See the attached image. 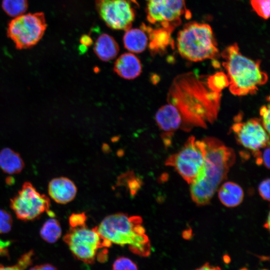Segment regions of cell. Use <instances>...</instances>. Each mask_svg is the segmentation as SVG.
Returning a JSON list of instances; mask_svg holds the SVG:
<instances>
[{
	"mask_svg": "<svg viewBox=\"0 0 270 270\" xmlns=\"http://www.w3.org/2000/svg\"><path fill=\"white\" fill-rule=\"evenodd\" d=\"M222 92L212 90L206 78L196 73L181 74L174 79L167 94V102L174 106L182 120L180 128H206L217 119Z\"/></svg>",
	"mask_w": 270,
	"mask_h": 270,
	"instance_id": "cell-1",
	"label": "cell"
},
{
	"mask_svg": "<svg viewBox=\"0 0 270 270\" xmlns=\"http://www.w3.org/2000/svg\"><path fill=\"white\" fill-rule=\"evenodd\" d=\"M202 140L206 148L204 162L190 188L192 200L200 206L209 203L236 158L234 150L218 138L207 136Z\"/></svg>",
	"mask_w": 270,
	"mask_h": 270,
	"instance_id": "cell-2",
	"label": "cell"
},
{
	"mask_svg": "<svg viewBox=\"0 0 270 270\" xmlns=\"http://www.w3.org/2000/svg\"><path fill=\"white\" fill-rule=\"evenodd\" d=\"M221 55L229 90L233 94L244 96L254 94L260 86L266 83L268 76L260 68V60L244 56L237 44L226 47Z\"/></svg>",
	"mask_w": 270,
	"mask_h": 270,
	"instance_id": "cell-3",
	"label": "cell"
},
{
	"mask_svg": "<svg viewBox=\"0 0 270 270\" xmlns=\"http://www.w3.org/2000/svg\"><path fill=\"white\" fill-rule=\"evenodd\" d=\"M142 224L140 216L116 213L106 216L95 228L111 244L128 246L134 254L148 256L150 253V243Z\"/></svg>",
	"mask_w": 270,
	"mask_h": 270,
	"instance_id": "cell-4",
	"label": "cell"
},
{
	"mask_svg": "<svg viewBox=\"0 0 270 270\" xmlns=\"http://www.w3.org/2000/svg\"><path fill=\"white\" fill-rule=\"evenodd\" d=\"M176 46L180 54L192 62L215 60L220 56L212 30L206 24L196 22L186 24L178 32Z\"/></svg>",
	"mask_w": 270,
	"mask_h": 270,
	"instance_id": "cell-5",
	"label": "cell"
},
{
	"mask_svg": "<svg viewBox=\"0 0 270 270\" xmlns=\"http://www.w3.org/2000/svg\"><path fill=\"white\" fill-rule=\"evenodd\" d=\"M63 240L76 258L88 264L93 263L98 258L102 262L106 260V258L98 253V250L112 245L99 234L95 228L90 230L86 225L70 227Z\"/></svg>",
	"mask_w": 270,
	"mask_h": 270,
	"instance_id": "cell-6",
	"label": "cell"
},
{
	"mask_svg": "<svg viewBox=\"0 0 270 270\" xmlns=\"http://www.w3.org/2000/svg\"><path fill=\"white\" fill-rule=\"evenodd\" d=\"M47 24L43 12L23 14L12 20L7 35L18 50L35 46L42 38Z\"/></svg>",
	"mask_w": 270,
	"mask_h": 270,
	"instance_id": "cell-7",
	"label": "cell"
},
{
	"mask_svg": "<svg viewBox=\"0 0 270 270\" xmlns=\"http://www.w3.org/2000/svg\"><path fill=\"white\" fill-rule=\"evenodd\" d=\"M205 144L202 140H197L194 136L186 140L182 148L170 156L166 164L174 167L182 177L191 184L200 170L204 160Z\"/></svg>",
	"mask_w": 270,
	"mask_h": 270,
	"instance_id": "cell-8",
	"label": "cell"
},
{
	"mask_svg": "<svg viewBox=\"0 0 270 270\" xmlns=\"http://www.w3.org/2000/svg\"><path fill=\"white\" fill-rule=\"evenodd\" d=\"M50 205V198L38 192L28 182H24L18 194L10 200L11 209L18 219L24 221L36 219L44 212L53 217Z\"/></svg>",
	"mask_w": 270,
	"mask_h": 270,
	"instance_id": "cell-9",
	"label": "cell"
},
{
	"mask_svg": "<svg viewBox=\"0 0 270 270\" xmlns=\"http://www.w3.org/2000/svg\"><path fill=\"white\" fill-rule=\"evenodd\" d=\"M146 11L150 23L174 30L181 24L184 14L190 17L185 0H147Z\"/></svg>",
	"mask_w": 270,
	"mask_h": 270,
	"instance_id": "cell-10",
	"label": "cell"
},
{
	"mask_svg": "<svg viewBox=\"0 0 270 270\" xmlns=\"http://www.w3.org/2000/svg\"><path fill=\"white\" fill-rule=\"evenodd\" d=\"M132 0H96V7L102 19L110 28L126 30L136 16Z\"/></svg>",
	"mask_w": 270,
	"mask_h": 270,
	"instance_id": "cell-11",
	"label": "cell"
},
{
	"mask_svg": "<svg viewBox=\"0 0 270 270\" xmlns=\"http://www.w3.org/2000/svg\"><path fill=\"white\" fill-rule=\"evenodd\" d=\"M232 130L238 142L254 152L255 156L260 150L269 145V134L260 119L251 118L245 122L237 120Z\"/></svg>",
	"mask_w": 270,
	"mask_h": 270,
	"instance_id": "cell-12",
	"label": "cell"
},
{
	"mask_svg": "<svg viewBox=\"0 0 270 270\" xmlns=\"http://www.w3.org/2000/svg\"><path fill=\"white\" fill-rule=\"evenodd\" d=\"M155 120L159 128L164 132L165 144L170 143L174 132L180 128L182 120L180 112L173 105L168 103L162 106L155 114Z\"/></svg>",
	"mask_w": 270,
	"mask_h": 270,
	"instance_id": "cell-13",
	"label": "cell"
},
{
	"mask_svg": "<svg viewBox=\"0 0 270 270\" xmlns=\"http://www.w3.org/2000/svg\"><path fill=\"white\" fill-rule=\"evenodd\" d=\"M77 192L74 182L68 178L60 176L52 179L48 185L50 196L56 202L66 204L72 201Z\"/></svg>",
	"mask_w": 270,
	"mask_h": 270,
	"instance_id": "cell-14",
	"label": "cell"
},
{
	"mask_svg": "<svg viewBox=\"0 0 270 270\" xmlns=\"http://www.w3.org/2000/svg\"><path fill=\"white\" fill-rule=\"evenodd\" d=\"M140 27L146 32L149 38L148 47L152 55L162 54L168 46L174 47V42L171 36L174 29L162 27L154 29L144 24Z\"/></svg>",
	"mask_w": 270,
	"mask_h": 270,
	"instance_id": "cell-15",
	"label": "cell"
},
{
	"mask_svg": "<svg viewBox=\"0 0 270 270\" xmlns=\"http://www.w3.org/2000/svg\"><path fill=\"white\" fill-rule=\"evenodd\" d=\"M114 72L121 78L132 80L140 75L142 66L138 57L131 53L120 55L114 63Z\"/></svg>",
	"mask_w": 270,
	"mask_h": 270,
	"instance_id": "cell-16",
	"label": "cell"
},
{
	"mask_svg": "<svg viewBox=\"0 0 270 270\" xmlns=\"http://www.w3.org/2000/svg\"><path fill=\"white\" fill-rule=\"evenodd\" d=\"M94 50L100 60L108 62L115 58L118 55L119 46L112 36L106 34H102L96 40Z\"/></svg>",
	"mask_w": 270,
	"mask_h": 270,
	"instance_id": "cell-17",
	"label": "cell"
},
{
	"mask_svg": "<svg viewBox=\"0 0 270 270\" xmlns=\"http://www.w3.org/2000/svg\"><path fill=\"white\" fill-rule=\"evenodd\" d=\"M24 166V160L18 152L8 148L0 151V168L3 172L9 174H18Z\"/></svg>",
	"mask_w": 270,
	"mask_h": 270,
	"instance_id": "cell-18",
	"label": "cell"
},
{
	"mask_svg": "<svg viewBox=\"0 0 270 270\" xmlns=\"http://www.w3.org/2000/svg\"><path fill=\"white\" fill-rule=\"evenodd\" d=\"M126 49L130 52L140 53L146 49L148 43V36L141 27L140 28H129L123 38Z\"/></svg>",
	"mask_w": 270,
	"mask_h": 270,
	"instance_id": "cell-19",
	"label": "cell"
},
{
	"mask_svg": "<svg viewBox=\"0 0 270 270\" xmlns=\"http://www.w3.org/2000/svg\"><path fill=\"white\" fill-rule=\"evenodd\" d=\"M218 198L221 202L227 207H234L239 205L244 198V191L237 184L228 182L218 190Z\"/></svg>",
	"mask_w": 270,
	"mask_h": 270,
	"instance_id": "cell-20",
	"label": "cell"
},
{
	"mask_svg": "<svg viewBox=\"0 0 270 270\" xmlns=\"http://www.w3.org/2000/svg\"><path fill=\"white\" fill-rule=\"evenodd\" d=\"M62 228L58 220L50 217L42 226L40 234L42 238L49 244L56 242L61 236Z\"/></svg>",
	"mask_w": 270,
	"mask_h": 270,
	"instance_id": "cell-21",
	"label": "cell"
},
{
	"mask_svg": "<svg viewBox=\"0 0 270 270\" xmlns=\"http://www.w3.org/2000/svg\"><path fill=\"white\" fill-rule=\"evenodd\" d=\"M2 6L8 15L16 18L26 12L28 2L27 0H2Z\"/></svg>",
	"mask_w": 270,
	"mask_h": 270,
	"instance_id": "cell-22",
	"label": "cell"
},
{
	"mask_svg": "<svg viewBox=\"0 0 270 270\" xmlns=\"http://www.w3.org/2000/svg\"><path fill=\"white\" fill-rule=\"evenodd\" d=\"M208 87L213 91L222 92L226 87L228 86V80L226 74L217 72L206 78Z\"/></svg>",
	"mask_w": 270,
	"mask_h": 270,
	"instance_id": "cell-23",
	"label": "cell"
},
{
	"mask_svg": "<svg viewBox=\"0 0 270 270\" xmlns=\"http://www.w3.org/2000/svg\"><path fill=\"white\" fill-rule=\"evenodd\" d=\"M34 254L32 250L22 254L12 266H5L0 264V270H26L32 264Z\"/></svg>",
	"mask_w": 270,
	"mask_h": 270,
	"instance_id": "cell-24",
	"label": "cell"
},
{
	"mask_svg": "<svg viewBox=\"0 0 270 270\" xmlns=\"http://www.w3.org/2000/svg\"><path fill=\"white\" fill-rule=\"evenodd\" d=\"M250 4L260 16L265 20L269 18L270 0H250Z\"/></svg>",
	"mask_w": 270,
	"mask_h": 270,
	"instance_id": "cell-25",
	"label": "cell"
},
{
	"mask_svg": "<svg viewBox=\"0 0 270 270\" xmlns=\"http://www.w3.org/2000/svg\"><path fill=\"white\" fill-rule=\"evenodd\" d=\"M112 270H138V269L136 264L130 259L120 256L114 262Z\"/></svg>",
	"mask_w": 270,
	"mask_h": 270,
	"instance_id": "cell-26",
	"label": "cell"
},
{
	"mask_svg": "<svg viewBox=\"0 0 270 270\" xmlns=\"http://www.w3.org/2000/svg\"><path fill=\"white\" fill-rule=\"evenodd\" d=\"M12 225V218L10 214L5 210L0 209V234L10 232Z\"/></svg>",
	"mask_w": 270,
	"mask_h": 270,
	"instance_id": "cell-27",
	"label": "cell"
},
{
	"mask_svg": "<svg viewBox=\"0 0 270 270\" xmlns=\"http://www.w3.org/2000/svg\"><path fill=\"white\" fill-rule=\"evenodd\" d=\"M86 216L84 212L74 213L69 217L71 228H77L86 225Z\"/></svg>",
	"mask_w": 270,
	"mask_h": 270,
	"instance_id": "cell-28",
	"label": "cell"
},
{
	"mask_svg": "<svg viewBox=\"0 0 270 270\" xmlns=\"http://www.w3.org/2000/svg\"><path fill=\"white\" fill-rule=\"evenodd\" d=\"M260 115L262 117L260 119L262 124L266 130V131L270 133V106L269 104L268 106H263L260 110Z\"/></svg>",
	"mask_w": 270,
	"mask_h": 270,
	"instance_id": "cell-29",
	"label": "cell"
},
{
	"mask_svg": "<svg viewBox=\"0 0 270 270\" xmlns=\"http://www.w3.org/2000/svg\"><path fill=\"white\" fill-rule=\"evenodd\" d=\"M270 180L266 178L262 181L258 186V192L263 199L270 200Z\"/></svg>",
	"mask_w": 270,
	"mask_h": 270,
	"instance_id": "cell-30",
	"label": "cell"
},
{
	"mask_svg": "<svg viewBox=\"0 0 270 270\" xmlns=\"http://www.w3.org/2000/svg\"><path fill=\"white\" fill-rule=\"evenodd\" d=\"M260 163H262L266 168H270V148L268 146L265 148L262 154L261 153L258 164Z\"/></svg>",
	"mask_w": 270,
	"mask_h": 270,
	"instance_id": "cell-31",
	"label": "cell"
},
{
	"mask_svg": "<svg viewBox=\"0 0 270 270\" xmlns=\"http://www.w3.org/2000/svg\"><path fill=\"white\" fill-rule=\"evenodd\" d=\"M10 244V241H4L0 239V256H8V248Z\"/></svg>",
	"mask_w": 270,
	"mask_h": 270,
	"instance_id": "cell-32",
	"label": "cell"
},
{
	"mask_svg": "<svg viewBox=\"0 0 270 270\" xmlns=\"http://www.w3.org/2000/svg\"><path fill=\"white\" fill-rule=\"evenodd\" d=\"M28 270H58L54 265L50 264H44L31 267Z\"/></svg>",
	"mask_w": 270,
	"mask_h": 270,
	"instance_id": "cell-33",
	"label": "cell"
},
{
	"mask_svg": "<svg viewBox=\"0 0 270 270\" xmlns=\"http://www.w3.org/2000/svg\"><path fill=\"white\" fill-rule=\"evenodd\" d=\"M80 42L82 45L86 47L90 46L92 43V39L90 36L87 35L82 36L80 40Z\"/></svg>",
	"mask_w": 270,
	"mask_h": 270,
	"instance_id": "cell-34",
	"label": "cell"
},
{
	"mask_svg": "<svg viewBox=\"0 0 270 270\" xmlns=\"http://www.w3.org/2000/svg\"><path fill=\"white\" fill-rule=\"evenodd\" d=\"M195 270H222V269L218 266H215L208 263H206Z\"/></svg>",
	"mask_w": 270,
	"mask_h": 270,
	"instance_id": "cell-35",
	"label": "cell"
},
{
	"mask_svg": "<svg viewBox=\"0 0 270 270\" xmlns=\"http://www.w3.org/2000/svg\"><path fill=\"white\" fill-rule=\"evenodd\" d=\"M223 260L226 264H228L230 261V258L228 255H224L223 256Z\"/></svg>",
	"mask_w": 270,
	"mask_h": 270,
	"instance_id": "cell-36",
	"label": "cell"
},
{
	"mask_svg": "<svg viewBox=\"0 0 270 270\" xmlns=\"http://www.w3.org/2000/svg\"><path fill=\"white\" fill-rule=\"evenodd\" d=\"M240 270H248V269L246 268H242L241 269H240Z\"/></svg>",
	"mask_w": 270,
	"mask_h": 270,
	"instance_id": "cell-37",
	"label": "cell"
},
{
	"mask_svg": "<svg viewBox=\"0 0 270 270\" xmlns=\"http://www.w3.org/2000/svg\"><path fill=\"white\" fill-rule=\"evenodd\" d=\"M266 270V269H263V270Z\"/></svg>",
	"mask_w": 270,
	"mask_h": 270,
	"instance_id": "cell-38",
	"label": "cell"
}]
</instances>
